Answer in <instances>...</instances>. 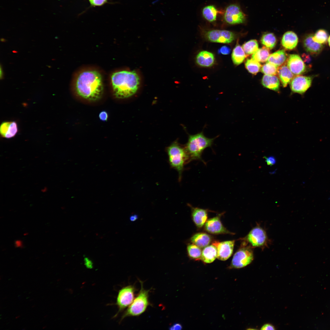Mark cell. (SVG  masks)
Wrapping results in <instances>:
<instances>
[{"instance_id":"1","label":"cell","mask_w":330,"mask_h":330,"mask_svg":"<svg viewBox=\"0 0 330 330\" xmlns=\"http://www.w3.org/2000/svg\"><path fill=\"white\" fill-rule=\"evenodd\" d=\"M77 94L81 97L90 101L100 99L103 92L101 75L95 70H86L77 76L75 83Z\"/></svg>"},{"instance_id":"2","label":"cell","mask_w":330,"mask_h":330,"mask_svg":"<svg viewBox=\"0 0 330 330\" xmlns=\"http://www.w3.org/2000/svg\"><path fill=\"white\" fill-rule=\"evenodd\" d=\"M111 81L114 94L119 99L128 98L133 95L140 84L139 77L134 71L115 72L111 76Z\"/></svg>"},{"instance_id":"3","label":"cell","mask_w":330,"mask_h":330,"mask_svg":"<svg viewBox=\"0 0 330 330\" xmlns=\"http://www.w3.org/2000/svg\"><path fill=\"white\" fill-rule=\"evenodd\" d=\"M215 138L207 137L203 132L189 135L188 141L184 148L189 156V161L200 160L205 163L202 158V154L206 148L211 146Z\"/></svg>"},{"instance_id":"4","label":"cell","mask_w":330,"mask_h":330,"mask_svg":"<svg viewBox=\"0 0 330 330\" xmlns=\"http://www.w3.org/2000/svg\"><path fill=\"white\" fill-rule=\"evenodd\" d=\"M167 152L170 165L178 171L180 182L182 179L185 166L190 162L189 156L185 148L181 146L176 141L167 148Z\"/></svg>"},{"instance_id":"5","label":"cell","mask_w":330,"mask_h":330,"mask_svg":"<svg viewBox=\"0 0 330 330\" xmlns=\"http://www.w3.org/2000/svg\"><path fill=\"white\" fill-rule=\"evenodd\" d=\"M141 288L137 296L130 305L125 311L121 317V321L128 317H137L143 313L150 305L149 293L150 289L145 290L143 286V282L139 280Z\"/></svg>"},{"instance_id":"6","label":"cell","mask_w":330,"mask_h":330,"mask_svg":"<svg viewBox=\"0 0 330 330\" xmlns=\"http://www.w3.org/2000/svg\"><path fill=\"white\" fill-rule=\"evenodd\" d=\"M253 248L244 245L234 255L230 267L239 269L250 264L254 259Z\"/></svg>"},{"instance_id":"7","label":"cell","mask_w":330,"mask_h":330,"mask_svg":"<svg viewBox=\"0 0 330 330\" xmlns=\"http://www.w3.org/2000/svg\"><path fill=\"white\" fill-rule=\"evenodd\" d=\"M136 290L134 285H129L123 288L119 291L116 303L118 311L115 317L130 305L135 299Z\"/></svg>"},{"instance_id":"8","label":"cell","mask_w":330,"mask_h":330,"mask_svg":"<svg viewBox=\"0 0 330 330\" xmlns=\"http://www.w3.org/2000/svg\"><path fill=\"white\" fill-rule=\"evenodd\" d=\"M223 19L227 24H236L244 23L247 19L246 15L242 11L240 7L236 4H230L226 8L223 15Z\"/></svg>"},{"instance_id":"9","label":"cell","mask_w":330,"mask_h":330,"mask_svg":"<svg viewBox=\"0 0 330 330\" xmlns=\"http://www.w3.org/2000/svg\"><path fill=\"white\" fill-rule=\"evenodd\" d=\"M245 240L252 247H262L266 245L268 239L265 230L261 227L256 226L249 232Z\"/></svg>"},{"instance_id":"10","label":"cell","mask_w":330,"mask_h":330,"mask_svg":"<svg viewBox=\"0 0 330 330\" xmlns=\"http://www.w3.org/2000/svg\"><path fill=\"white\" fill-rule=\"evenodd\" d=\"M204 34L208 41L217 43H229L236 38L235 33L226 30H211L205 31Z\"/></svg>"},{"instance_id":"11","label":"cell","mask_w":330,"mask_h":330,"mask_svg":"<svg viewBox=\"0 0 330 330\" xmlns=\"http://www.w3.org/2000/svg\"><path fill=\"white\" fill-rule=\"evenodd\" d=\"M313 77L299 75L293 78L290 83L291 90L294 93L302 95L310 87Z\"/></svg>"},{"instance_id":"12","label":"cell","mask_w":330,"mask_h":330,"mask_svg":"<svg viewBox=\"0 0 330 330\" xmlns=\"http://www.w3.org/2000/svg\"><path fill=\"white\" fill-rule=\"evenodd\" d=\"M287 65L292 73L295 75H300L305 73L306 68L301 57L297 54H290L286 61Z\"/></svg>"},{"instance_id":"13","label":"cell","mask_w":330,"mask_h":330,"mask_svg":"<svg viewBox=\"0 0 330 330\" xmlns=\"http://www.w3.org/2000/svg\"><path fill=\"white\" fill-rule=\"evenodd\" d=\"M234 243V240L217 242V258L222 261L228 259L233 253Z\"/></svg>"},{"instance_id":"14","label":"cell","mask_w":330,"mask_h":330,"mask_svg":"<svg viewBox=\"0 0 330 330\" xmlns=\"http://www.w3.org/2000/svg\"><path fill=\"white\" fill-rule=\"evenodd\" d=\"M205 229L208 232L214 234L230 233L223 226L220 218L217 216L207 221Z\"/></svg>"},{"instance_id":"15","label":"cell","mask_w":330,"mask_h":330,"mask_svg":"<svg viewBox=\"0 0 330 330\" xmlns=\"http://www.w3.org/2000/svg\"><path fill=\"white\" fill-rule=\"evenodd\" d=\"M18 130V125L15 121H4L1 124L0 134L3 138L9 139L14 137Z\"/></svg>"},{"instance_id":"16","label":"cell","mask_w":330,"mask_h":330,"mask_svg":"<svg viewBox=\"0 0 330 330\" xmlns=\"http://www.w3.org/2000/svg\"><path fill=\"white\" fill-rule=\"evenodd\" d=\"M313 35L309 34L303 40V45L307 52L312 55L318 54L322 51L323 46L322 44L314 42L313 38Z\"/></svg>"},{"instance_id":"17","label":"cell","mask_w":330,"mask_h":330,"mask_svg":"<svg viewBox=\"0 0 330 330\" xmlns=\"http://www.w3.org/2000/svg\"><path fill=\"white\" fill-rule=\"evenodd\" d=\"M298 38L296 34L291 31H288L283 35L281 41V45L287 50H292L296 46Z\"/></svg>"},{"instance_id":"18","label":"cell","mask_w":330,"mask_h":330,"mask_svg":"<svg viewBox=\"0 0 330 330\" xmlns=\"http://www.w3.org/2000/svg\"><path fill=\"white\" fill-rule=\"evenodd\" d=\"M217 242L204 248L202 251L201 259L205 263H211L217 258Z\"/></svg>"},{"instance_id":"19","label":"cell","mask_w":330,"mask_h":330,"mask_svg":"<svg viewBox=\"0 0 330 330\" xmlns=\"http://www.w3.org/2000/svg\"><path fill=\"white\" fill-rule=\"evenodd\" d=\"M215 57L211 53L203 51L200 52L196 57V62L199 66L203 67H210L214 64Z\"/></svg>"},{"instance_id":"20","label":"cell","mask_w":330,"mask_h":330,"mask_svg":"<svg viewBox=\"0 0 330 330\" xmlns=\"http://www.w3.org/2000/svg\"><path fill=\"white\" fill-rule=\"evenodd\" d=\"M193 221L198 227H201L207 221V214L206 210L198 207H191Z\"/></svg>"},{"instance_id":"21","label":"cell","mask_w":330,"mask_h":330,"mask_svg":"<svg viewBox=\"0 0 330 330\" xmlns=\"http://www.w3.org/2000/svg\"><path fill=\"white\" fill-rule=\"evenodd\" d=\"M281 84L284 87H286L294 77L287 64H284L278 68L277 73Z\"/></svg>"},{"instance_id":"22","label":"cell","mask_w":330,"mask_h":330,"mask_svg":"<svg viewBox=\"0 0 330 330\" xmlns=\"http://www.w3.org/2000/svg\"><path fill=\"white\" fill-rule=\"evenodd\" d=\"M288 57L285 51L281 50L270 54L267 61L278 67L285 64Z\"/></svg>"},{"instance_id":"23","label":"cell","mask_w":330,"mask_h":330,"mask_svg":"<svg viewBox=\"0 0 330 330\" xmlns=\"http://www.w3.org/2000/svg\"><path fill=\"white\" fill-rule=\"evenodd\" d=\"M262 84L265 87L271 90L279 91L280 82L277 76L265 75L262 80Z\"/></svg>"},{"instance_id":"24","label":"cell","mask_w":330,"mask_h":330,"mask_svg":"<svg viewBox=\"0 0 330 330\" xmlns=\"http://www.w3.org/2000/svg\"><path fill=\"white\" fill-rule=\"evenodd\" d=\"M191 242L200 248H204L211 243L210 236L205 233H199L195 234L191 238Z\"/></svg>"},{"instance_id":"25","label":"cell","mask_w":330,"mask_h":330,"mask_svg":"<svg viewBox=\"0 0 330 330\" xmlns=\"http://www.w3.org/2000/svg\"><path fill=\"white\" fill-rule=\"evenodd\" d=\"M202 12L203 17L207 21L212 22L216 20L219 12L215 6L209 5L205 6Z\"/></svg>"},{"instance_id":"26","label":"cell","mask_w":330,"mask_h":330,"mask_svg":"<svg viewBox=\"0 0 330 330\" xmlns=\"http://www.w3.org/2000/svg\"><path fill=\"white\" fill-rule=\"evenodd\" d=\"M246 57L242 47L239 44H237L232 54V59L233 63L236 65H239L243 62Z\"/></svg>"},{"instance_id":"27","label":"cell","mask_w":330,"mask_h":330,"mask_svg":"<svg viewBox=\"0 0 330 330\" xmlns=\"http://www.w3.org/2000/svg\"><path fill=\"white\" fill-rule=\"evenodd\" d=\"M261 42L264 46L269 49H272L275 47L277 40L273 33L268 32L265 33L262 35Z\"/></svg>"},{"instance_id":"28","label":"cell","mask_w":330,"mask_h":330,"mask_svg":"<svg viewBox=\"0 0 330 330\" xmlns=\"http://www.w3.org/2000/svg\"><path fill=\"white\" fill-rule=\"evenodd\" d=\"M270 54L269 49L264 46L252 55V58L258 62L264 63L267 61Z\"/></svg>"},{"instance_id":"29","label":"cell","mask_w":330,"mask_h":330,"mask_svg":"<svg viewBox=\"0 0 330 330\" xmlns=\"http://www.w3.org/2000/svg\"><path fill=\"white\" fill-rule=\"evenodd\" d=\"M245 66L248 72L254 75L258 72L262 66L258 62L252 58L246 60Z\"/></svg>"},{"instance_id":"30","label":"cell","mask_w":330,"mask_h":330,"mask_svg":"<svg viewBox=\"0 0 330 330\" xmlns=\"http://www.w3.org/2000/svg\"><path fill=\"white\" fill-rule=\"evenodd\" d=\"M242 47L247 55L253 54L258 49V43L256 40H251L244 43Z\"/></svg>"},{"instance_id":"31","label":"cell","mask_w":330,"mask_h":330,"mask_svg":"<svg viewBox=\"0 0 330 330\" xmlns=\"http://www.w3.org/2000/svg\"><path fill=\"white\" fill-rule=\"evenodd\" d=\"M189 256L196 260L201 259L202 251L200 248L194 244H189L187 247Z\"/></svg>"},{"instance_id":"32","label":"cell","mask_w":330,"mask_h":330,"mask_svg":"<svg viewBox=\"0 0 330 330\" xmlns=\"http://www.w3.org/2000/svg\"><path fill=\"white\" fill-rule=\"evenodd\" d=\"M328 37V33L325 30L319 29L313 35V38L314 42L322 44L326 42Z\"/></svg>"},{"instance_id":"33","label":"cell","mask_w":330,"mask_h":330,"mask_svg":"<svg viewBox=\"0 0 330 330\" xmlns=\"http://www.w3.org/2000/svg\"><path fill=\"white\" fill-rule=\"evenodd\" d=\"M278 68L272 63L267 62L262 66L261 70L265 75H274L277 73Z\"/></svg>"},{"instance_id":"34","label":"cell","mask_w":330,"mask_h":330,"mask_svg":"<svg viewBox=\"0 0 330 330\" xmlns=\"http://www.w3.org/2000/svg\"><path fill=\"white\" fill-rule=\"evenodd\" d=\"M230 52V49L229 47L226 46L221 47L218 50V53L223 55L229 54Z\"/></svg>"},{"instance_id":"35","label":"cell","mask_w":330,"mask_h":330,"mask_svg":"<svg viewBox=\"0 0 330 330\" xmlns=\"http://www.w3.org/2000/svg\"><path fill=\"white\" fill-rule=\"evenodd\" d=\"M107 0H89L90 4L93 6H101L107 2Z\"/></svg>"},{"instance_id":"36","label":"cell","mask_w":330,"mask_h":330,"mask_svg":"<svg viewBox=\"0 0 330 330\" xmlns=\"http://www.w3.org/2000/svg\"><path fill=\"white\" fill-rule=\"evenodd\" d=\"M266 161L267 164L269 166H271L274 164L276 162V160L274 156H270L268 157L264 156Z\"/></svg>"},{"instance_id":"37","label":"cell","mask_w":330,"mask_h":330,"mask_svg":"<svg viewBox=\"0 0 330 330\" xmlns=\"http://www.w3.org/2000/svg\"><path fill=\"white\" fill-rule=\"evenodd\" d=\"M182 328V325L180 323H174L169 327V329L170 330H181Z\"/></svg>"},{"instance_id":"38","label":"cell","mask_w":330,"mask_h":330,"mask_svg":"<svg viewBox=\"0 0 330 330\" xmlns=\"http://www.w3.org/2000/svg\"><path fill=\"white\" fill-rule=\"evenodd\" d=\"M260 329L262 330H275L276 328L272 324L270 323H266L262 326Z\"/></svg>"},{"instance_id":"39","label":"cell","mask_w":330,"mask_h":330,"mask_svg":"<svg viewBox=\"0 0 330 330\" xmlns=\"http://www.w3.org/2000/svg\"><path fill=\"white\" fill-rule=\"evenodd\" d=\"M99 117L100 119L101 120L106 121L108 119V114L106 112L103 111L100 112Z\"/></svg>"},{"instance_id":"40","label":"cell","mask_w":330,"mask_h":330,"mask_svg":"<svg viewBox=\"0 0 330 330\" xmlns=\"http://www.w3.org/2000/svg\"><path fill=\"white\" fill-rule=\"evenodd\" d=\"M84 260L85 264L86 266H87L88 267H91L92 266V262L87 257L85 258Z\"/></svg>"},{"instance_id":"41","label":"cell","mask_w":330,"mask_h":330,"mask_svg":"<svg viewBox=\"0 0 330 330\" xmlns=\"http://www.w3.org/2000/svg\"><path fill=\"white\" fill-rule=\"evenodd\" d=\"M138 218V216L137 215L134 214L130 216V220L132 222H134Z\"/></svg>"},{"instance_id":"42","label":"cell","mask_w":330,"mask_h":330,"mask_svg":"<svg viewBox=\"0 0 330 330\" xmlns=\"http://www.w3.org/2000/svg\"><path fill=\"white\" fill-rule=\"evenodd\" d=\"M15 246L16 247H20L22 246V243L20 240H17L15 243Z\"/></svg>"},{"instance_id":"43","label":"cell","mask_w":330,"mask_h":330,"mask_svg":"<svg viewBox=\"0 0 330 330\" xmlns=\"http://www.w3.org/2000/svg\"><path fill=\"white\" fill-rule=\"evenodd\" d=\"M3 71H2V68L1 67V68H0V78H1V79H2V78H3Z\"/></svg>"},{"instance_id":"44","label":"cell","mask_w":330,"mask_h":330,"mask_svg":"<svg viewBox=\"0 0 330 330\" xmlns=\"http://www.w3.org/2000/svg\"><path fill=\"white\" fill-rule=\"evenodd\" d=\"M328 42L329 45L330 47V36H329V38H328Z\"/></svg>"},{"instance_id":"45","label":"cell","mask_w":330,"mask_h":330,"mask_svg":"<svg viewBox=\"0 0 330 330\" xmlns=\"http://www.w3.org/2000/svg\"><path fill=\"white\" fill-rule=\"evenodd\" d=\"M20 317V316H17V317H16V318H19V317Z\"/></svg>"},{"instance_id":"46","label":"cell","mask_w":330,"mask_h":330,"mask_svg":"<svg viewBox=\"0 0 330 330\" xmlns=\"http://www.w3.org/2000/svg\"><path fill=\"white\" fill-rule=\"evenodd\" d=\"M46 326H45V327H43V329H44V328H46Z\"/></svg>"}]
</instances>
